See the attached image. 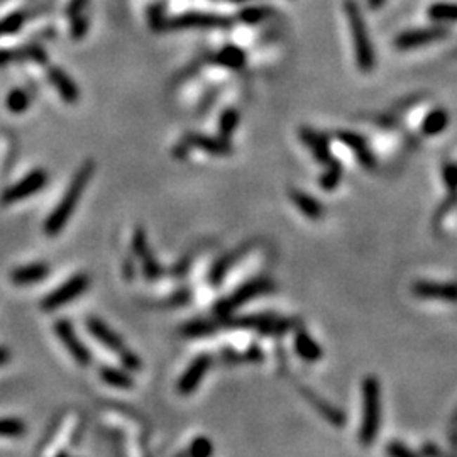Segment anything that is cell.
Masks as SVG:
<instances>
[{"label":"cell","instance_id":"obj_10","mask_svg":"<svg viewBox=\"0 0 457 457\" xmlns=\"http://www.w3.org/2000/svg\"><path fill=\"white\" fill-rule=\"evenodd\" d=\"M185 144L190 149H200L203 153H209V155L214 156H227L234 151L231 141L226 139V137H214V136H203V134H193L185 136Z\"/></svg>","mask_w":457,"mask_h":457},{"label":"cell","instance_id":"obj_37","mask_svg":"<svg viewBox=\"0 0 457 457\" xmlns=\"http://www.w3.org/2000/svg\"><path fill=\"white\" fill-rule=\"evenodd\" d=\"M386 454L390 456H405V457H411L415 456V452L411 449L405 447L401 442H390L388 447H386Z\"/></svg>","mask_w":457,"mask_h":457},{"label":"cell","instance_id":"obj_38","mask_svg":"<svg viewBox=\"0 0 457 457\" xmlns=\"http://www.w3.org/2000/svg\"><path fill=\"white\" fill-rule=\"evenodd\" d=\"M190 300V292L188 290H181V292H176L173 295V298H172V303L173 305H181V303H186Z\"/></svg>","mask_w":457,"mask_h":457},{"label":"cell","instance_id":"obj_21","mask_svg":"<svg viewBox=\"0 0 457 457\" xmlns=\"http://www.w3.org/2000/svg\"><path fill=\"white\" fill-rule=\"evenodd\" d=\"M449 126V114L444 109H435L429 112L425 115V119L422 120L420 131L422 136L425 137H434L442 134Z\"/></svg>","mask_w":457,"mask_h":457},{"label":"cell","instance_id":"obj_7","mask_svg":"<svg viewBox=\"0 0 457 457\" xmlns=\"http://www.w3.org/2000/svg\"><path fill=\"white\" fill-rule=\"evenodd\" d=\"M55 334L58 335V339L63 342V346L66 347V351L72 354V357L77 361L78 364L83 366H90L91 363V354L89 351V347L82 342L80 337L77 335V330H75L73 323L66 318H60L55 322Z\"/></svg>","mask_w":457,"mask_h":457},{"label":"cell","instance_id":"obj_14","mask_svg":"<svg viewBox=\"0 0 457 457\" xmlns=\"http://www.w3.org/2000/svg\"><path fill=\"white\" fill-rule=\"evenodd\" d=\"M298 136H300V139L305 143V146L310 149V153L320 165H327L332 160L329 137L320 134V132L310 127H300Z\"/></svg>","mask_w":457,"mask_h":457},{"label":"cell","instance_id":"obj_26","mask_svg":"<svg viewBox=\"0 0 457 457\" xmlns=\"http://www.w3.org/2000/svg\"><path fill=\"white\" fill-rule=\"evenodd\" d=\"M217 322H209V320H197V322H190L183 327V334L186 337H209L219 329Z\"/></svg>","mask_w":457,"mask_h":457},{"label":"cell","instance_id":"obj_30","mask_svg":"<svg viewBox=\"0 0 457 457\" xmlns=\"http://www.w3.org/2000/svg\"><path fill=\"white\" fill-rule=\"evenodd\" d=\"M139 259L143 261V273H144V276H146L149 281H155V280H157V278L161 276V273H163V269H161V266L156 261V257L153 256L151 249L144 252V255L141 256Z\"/></svg>","mask_w":457,"mask_h":457},{"label":"cell","instance_id":"obj_42","mask_svg":"<svg viewBox=\"0 0 457 457\" xmlns=\"http://www.w3.org/2000/svg\"><path fill=\"white\" fill-rule=\"evenodd\" d=\"M132 268H134V266H132V261L127 259L126 263H124V274H126L127 278H132Z\"/></svg>","mask_w":457,"mask_h":457},{"label":"cell","instance_id":"obj_27","mask_svg":"<svg viewBox=\"0 0 457 457\" xmlns=\"http://www.w3.org/2000/svg\"><path fill=\"white\" fill-rule=\"evenodd\" d=\"M29 103H31V97L26 90L22 89H14L7 97V109H9L12 114H22L29 109Z\"/></svg>","mask_w":457,"mask_h":457},{"label":"cell","instance_id":"obj_32","mask_svg":"<svg viewBox=\"0 0 457 457\" xmlns=\"http://www.w3.org/2000/svg\"><path fill=\"white\" fill-rule=\"evenodd\" d=\"M212 452H214V446L207 437H197L190 446V454L193 457H209Z\"/></svg>","mask_w":457,"mask_h":457},{"label":"cell","instance_id":"obj_8","mask_svg":"<svg viewBox=\"0 0 457 457\" xmlns=\"http://www.w3.org/2000/svg\"><path fill=\"white\" fill-rule=\"evenodd\" d=\"M212 366V356L210 354H200L190 363L188 368L185 369L180 380L176 383V392L180 394H192L195 390L198 388V385L202 383L203 376L209 371Z\"/></svg>","mask_w":457,"mask_h":457},{"label":"cell","instance_id":"obj_1","mask_svg":"<svg viewBox=\"0 0 457 457\" xmlns=\"http://www.w3.org/2000/svg\"><path fill=\"white\" fill-rule=\"evenodd\" d=\"M94 173H95L94 160H86L85 163L77 169V173H75L72 181H70L68 188H66L65 195L61 197L60 203L53 209L51 214H49V217L46 219L43 227L46 236H51L53 238V236H58L61 231H63L66 222H68L70 217L73 215L75 209H77L78 202H80V197L83 195V192H85L86 185L90 183Z\"/></svg>","mask_w":457,"mask_h":457},{"label":"cell","instance_id":"obj_20","mask_svg":"<svg viewBox=\"0 0 457 457\" xmlns=\"http://www.w3.org/2000/svg\"><path fill=\"white\" fill-rule=\"evenodd\" d=\"M303 393H305V397L309 398L311 405H314L315 408H317L318 413L322 415V417L326 418L327 422H330L332 425L342 427L344 423H346V415H344L342 411H340L339 408H335L334 405H330L329 401L322 400V398H320L318 394H315V393H311V392H307V390Z\"/></svg>","mask_w":457,"mask_h":457},{"label":"cell","instance_id":"obj_40","mask_svg":"<svg viewBox=\"0 0 457 457\" xmlns=\"http://www.w3.org/2000/svg\"><path fill=\"white\" fill-rule=\"evenodd\" d=\"M246 356H247V359H251V361H259L261 357H263V352H261L259 347L252 346L251 349H249V352Z\"/></svg>","mask_w":457,"mask_h":457},{"label":"cell","instance_id":"obj_18","mask_svg":"<svg viewBox=\"0 0 457 457\" xmlns=\"http://www.w3.org/2000/svg\"><path fill=\"white\" fill-rule=\"evenodd\" d=\"M48 78H49V82H51V85L58 90V94L61 95V98H63L65 102L75 103L78 101V97H80L78 86L75 85V82L68 77V75L63 72V70L49 68Z\"/></svg>","mask_w":457,"mask_h":457},{"label":"cell","instance_id":"obj_6","mask_svg":"<svg viewBox=\"0 0 457 457\" xmlns=\"http://www.w3.org/2000/svg\"><path fill=\"white\" fill-rule=\"evenodd\" d=\"M46 185H48V173H46V169H32L22 180L9 186L0 198H2V203L11 205V203H18L24 200V198L31 197V195L41 192Z\"/></svg>","mask_w":457,"mask_h":457},{"label":"cell","instance_id":"obj_35","mask_svg":"<svg viewBox=\"0 0 457 457\" xmlns=\"http://www.w3.org/2000/svg\"><path fill=\"white\" fill-rule=\"evenodd\" d=\"M226 66H231V68H239L240 65L244 63V55L236 48H228L226 51H222V55L219 58Z\"/></svg>","mask_w":457,"mask_h":457},{"label":"cell","instance_id":"obj_43","mask_svg":"<svg viewBox=\"0 0 457 457\" xmlns=\"http://www.w3.org/2000/svg\"><path fill=\"white\" fill-rule=\"evenodd\" d=\"M385 2H386V0H368V4L373 7V9H378V7L383 6Z\"/></svg>","mask_w":457,"mask_h":457},{"label":"cell","instance_id":"obj_36","mask_svg":"<svg viewBox=\"0 0 457 457\" xmlns=\"http://www.w3.org/2000/svg\"><path fill=\"white\" fill-rule=\"evenodd\" d=\"M444 181H446L447 190L452 193H457V166L456 165H446L444 166Z\"/></svg>","mask_w":457,"mask_h":457},{"label":"cell","instance_id":"obj_5","mask_svg":"<svg viewBox=\"0 0 457 457\" xmlns=\"http://www.w3.org/2000/svg\"><path fill=\"white\" fill-rule=\"evenodd\" d=\"M90 286V276L86 273H78L75 276L66 280L63 285L58 286L56 290H53L51 293L46 295L41 300V309L44 311H55L60 307L66 305L75 298H78L89 290Z\"/></svg>","mask_w":457,"mask_h":457},{"label":"cell","instance_id":"obj_24","mask_svg":"<svg viewBox=\"0 0 457 457\" xmlns=\"http://www.w3.org/2000/svg\"><path fill=\"white\" fill-rule=\"evenodd\" d=\"M342 165H340L335 157H332L329 163L326 165V172L320 176V186H322V190L332 192V190L337 188L340 180H342Z\"/></svg>","mask_w":457,"mask_h":457},{"label":"cell","instance_id":"obj_31","mask_svg":"<svg viewBox=\"0 0 457 457\" xmlns=\"http://www.w3.org/2000/svg\"><path fill=\"white\" fill-rule=\"evenodd\" d=\"M24 24V14L20 12H14V14L7 15L6 19L0 20V36L2 34H14L18 32Z\"/></svg>","mask_w":457,"mask_h":457},{"label":"cell","instance_id":"obj_15","mask_svg":"<svg viewBox=\"0 0 457 457\" xmlns=\"http://www.w3.org/2000/svg\"><path fill=\"white\" fill-rule=\"evenodd\" d=\"M86 329H89L90 334L94 335L98 342H102L103 346L110 349V351L117 352L119 354L122 349H126V344H124V340L120 339V335L117 332L112 330L103 320L97 317H89L86 318Z\"/></svg>","mask_w":457,"mask_h":457},{"label":"cell","instance_id":"obj_41","mask_svg":"<svg viewBox=\"0 0 457 457\" xmlns=\"http://www.w3.org/2000/svg\"><path fill=\"white\" fill-rule=\"evenodd\" d=\"M11 359V352L7 347H0V366L7 364Z\"/></svg>","mask_w":457,"mask_h":457},{"label":"cell","instance_id":"obj_16","mask_svg":"<svg viewBox=\"0 0 457 457\" xmlns=\"http://www.w3.org/2000/svg\"><path fill=\"white\" fill-rule=\"evenodd\" d=\"M293 346L297 354L302 357L307 363H317V361L322 359L323 351L320 347V344L315 339L310 337V334L305 329H298L297 334H295Z\"/></svg>","mask_w":457,"mask_h":457},{"label":"cell","instance_id":"obj_22","mask_svg":"<svg viewBox=\"0 0 457 457\" xmlns=\"http://www.w3.org/2000/svg\"><path fill=\"white\" fill-rule=\"evenodd\" d=\"M98 375H101L103 383L114 386V388L131 390L132 386H134V380H132L131 371H127V369L112 368V366H102Z\"/></svg>","mask_w":457,"mask_h":457},{"label":"cell","instance_id":"obj_4","mask_svg":"<svg viewBox=\"0 0 457 457\" xmlns=\"http://www.w3.org/2000/svg\"><path fill=\"white\" fill-rule=\"evenodd\" d=\"M276 288L273 283V280L266 276H259L255 278V280L247 281V283L240 285L236 292H232L228 297L222 298L215 303L214 311L215 315H219L220 318L222 317H228L234 310H238L239 307H243L244 303L255 300L257 297H263V295L271 293L273 290Z\"/></svg>","mask_w":457,"mask_h":457},{"label":"cell","instance_id":"obj_19","mask_svg":"<svg viewBox=\"0 0 457 457\" xmlns=\"http://www.w3.org/2000/svg\"><path fill=\"white\" fill-rule=\"evenodd\" d=\"M290 198H292L293 205L310 220H320L323 217V205L317 198H314L311 195L302 192V190H292L290 192Z\"/></svg>","mask_w":457,"mask_h":457},{"label":"cell","instance_id":"obj_29","mask_svg":"<svg viewBox=\"0 0 457 457\" xmlns=\"http://www.w3.org/2000/svg\"><path fill=\"white\" fill-rule=\"evenodd\" d=\"M26 425L19 418H0V437H20Z\"/></svg>","mask_w":457,"mask_h":457},{"label":"cell","instance_id":"obj_11","mask_svg":"<svg viewBox=\"0 0 457 457\" xmlns=\"http://www.w3.org/2000/svg\"><path fill=\"white\" fill-rule=\"evenodd\" d=\"M337 139L340 143H344L346 146L351 149L352 153L356 155L357 163H359L363 168L366 169H373L376 166V157L369 149L368 143L363 136L356 134V132L351 131H339L337 132Z\"/></svg>","mask_w":457,"mask_h":457},{"label":"cell","instance_id":"obj_23","mask_svg":"<svg viewBox=\"0 0 457 457\" xmlns=\"http://www.w3.org/2000/svg\"><path fill=\"white\" fill-rule=\"evenodd\" d=\"M274 317L273 314H261V315H246V317L227 318L226 322L220 323V327H228V329H256L261 330L266 323Z\"/></svg>","mask_w":457,"mask_h":457},{"label":"cell","instance_id":"obj_13","mask_svg":"<svg viewBox=\"0 0 457 457\" xmlns=\"http://www.w3.org/2000/svg\"><path fill=\"white\" fill-rule=\"evenodd\" d=\"M415 297L425 298V300H440V302H457V285L454 283H429V281H418L411 286Z\"/></svg>","mask_w":457,"mask_h":457},{"label":"cell","instance_id":"obj_34","mask_svg":"<svg viewBox=\"0 0 457 457\" xmlns=\"http://www.w3.org/2000/svg\"><path fill=\"white\" fill-rule=\"evenodd\" d=\"M132 251L137 257H141L144 252L149 251L148 246V238H146V231L143 227H136L134 236H132Z\"/></svg>","mask_w":457,"mask_h":457},{"label":"cell","instance_id":"obj_17","mask_svg":"<svg viewBox=\"0 0 457 457\" xmlns=\"http://www.w3.org/2000/svg\"><path fill=\"white\" fill-rule=\"evenodd\" d=\"M49 274V266L46 263H32V264H26L20 266V268L14 269L11 274L12 283L18 286H27V285H34L43 281L44 278H48Z\"/></svg>","mask_w":457,"mask_h":457},{"label":"cell","instance_id":"obj_3","mask_svg":"<svg viewBox=\"0 0 457 457\" xmlns=\"http://www.w3.org/2000/svg\"><path fill=\"white\" fill-rule=\"evenodd\" d=\"M344 9H346L352 43H354L357 66H359L361 72H366V73L373 72L376 61L375 51H373L371 39H369L368 29H366L364 19L363 15H361L359 7H357V4L352 2V0H347V2L344 4Z\"/></svg>","mask_w":457,"mask_h":457},{"label":"cell","instance_id":"obj_28","mask_svg":"<svg viewBox=\"0 0 457 457\" xmlns=\"http://www.w3.org/2000/svg\"><path fill=\"white\" fill-rule=\"evenodd\" d=\"M239 126V112L234 109H227L222 112L219 119V132L220 136L228 139L236 132V129Z\"/></svg>","mask_w":457,"mask_h":457},{"label":"cell","instance_id":"obj_39","mask_svg":"<svg viewBox=\"0 0 457 457\" xmlns=\"http://www.w3.org/2000/svg\"><path fill=\"white\" fill-rule=\"evenodd\" d=\"M14 61V49H0V66H6Z\"/></svg>","mask_w":457,"mask_h":457},{"label":"cell","instance_id":"obj_2","mask_svg":"<svg viewBox=\"0 0 457 457\" xmlns=\"http://www.w3.org/2000/svg\"><path fill=\"white\" fill-rule=\"evenodd\" d=\"M381 390L380 381L375 376H368L363 381V420H361L359 440L363 446H371L380 430L381 415Z\"/></svg>","mask_w":457,"mask_h":457},{"label":"cell","instance_id":"obj_12","mask_svg":"<svg viewBox=\"0 0 457 457\" xmlns=\"http://www.w3.org/2000/svg\"><path fill=\"white\" fill-rule=\"evenodd\" d=\"M255 247V244L252 243H246L243 244V246H239L238 249H234V251L227 252L226 256H222L220 259H217L212 266L210 273H209V281L212 286H219L220 283L224 281V278H226V274L228 273V269L232 268L236 263H239L243 257L247 256V252L251 251V249Z\"/></svg>","mask_w":457,"mask_h":457},{"label":"cell","instance_id":"obj_33","mask_svg":"<svg viewBox=\"0 0 457 457\" xmlns=\"http://www.w3.org/2000/svg\"><path fill=\"white\" fill-rule=\"evenodd\" d=\"M119 359L127 371H139V369L143 368V361H141V357L134 354L132 351H129L127 347L119 352Z\"/></svg>","mask_w":457,"mask_h":457},{"label":"cell","instance_id":"obj_9","mask_svg":"<svg viewBox=\"0 0 457 457\" xmlns=\"http://www.w3.org/2000/svg\"><path fill=\"white\" fill-rule=\"evenodd\" d=\"M447 29L444 27H425V29H413V31L403 32L394 39V46L401 51L406 49L420 48V46L435 43V41L446 39Z\"/></svg>","mask_w":457,"mask_h":457},{"label":"cell","instance_id":"obj_25","mask_svg":"<svg viewBox=\"0 0 457 457\" xmlns=\"http://www.w3.org/2000/svg\"><path fill=\"white\" fill-rule=\"evenodd\" d=\"M429 18L435 22H457V4H432L429 7Z\"/></svg>","mask_w":457,"mask_h":457}]
</instances>
